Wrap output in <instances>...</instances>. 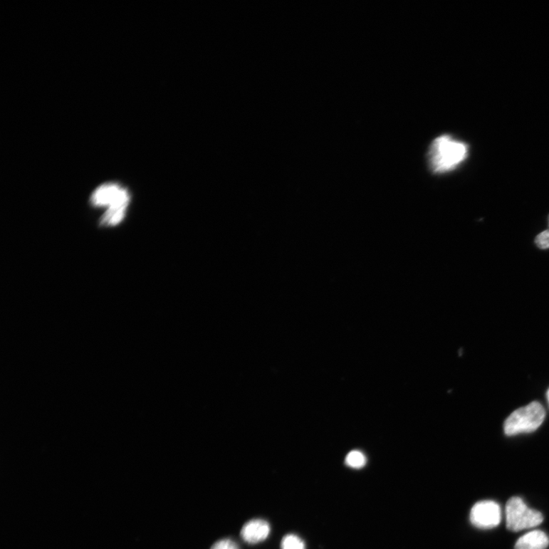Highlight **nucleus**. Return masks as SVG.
<instances>
[{
    "instance_id": "f257e3e1",
    "label": "nucleus",
    "mask_w": 549,
    "mask_h": 549,
    "mask_svg": "<svg viewBox=\"0 0 549 549\" xmlns=\"http://www.w3.org/2000/svg\"><path fill=\"white\" fill-rule=\"evenodd\" d=\"M469 147L454 137L444 135L434 140L428 153L429 169L436 174L456 169L466 160Z\"/></svg>"
},
{
    "instance_id": "f03ea898",
    "label": "nucleus",
    "mask_w": 549,
    "mask_h": 549,
    "mask_svg": "<svg viewBox=\"0 0 549 549\" xmlns=\"http://www.w3.org/2000/svg\"><path fill=\"white\" fill-rule=\"evenodd\" d=\"M545 417V409L539 402H534L518 409L506 419L504 433L508 436L532 433L539 428Z\"/></svg>"
},
{
    "instance_id": "7ed1b4c3",
    "label": "nucleus",
    "mask_w": 549,
    "mask_h": 549,
    "mask_svg": "<svg viewBox=\"0 0 549 549\" xmlns=\"http://www.w3.org/2000/svg\"><path fill=\"white\" fill-rule=\"evenodd\" d=\"M506 522L510 531L519 532L540 525L543 516L529 508L521 498L513 497L506 505Z\"/></svg>"
},
{
    "instance_id": "20e7f679",
    "label": "nucleus",
    "mask_w": 549,
    "mask_h": 549,
    "mask_svg": "<svg viewBox=\"0 0 549 549\" xmlns=\"http://www.w3.org/2000/svg\"><path fill=\"white\" fill-rule=\"evenodd\" d=\"M470 521L481 530H490L497 527L501 521L500 505L492 501H483L473 506Z\"/></svg>"
},
{
    "instance_id": "39448f33",
    "label": "nucleus",
    "mask_w": 549,
    "mask_h": 549,
    "mask_svg": "<svg viewBox=\"0 0 549 549\" xmlns=\"http://www.w3.org/2000/svg\"><path fill=\"white\" fill-rule=\"evenodd\" d=\"M271 525L262 519H254L246 523L241 535L244 541L249 544H257L266 540L271 534Z\"/></svg>"
},
{
    "instance_id": "423d86ee",
    "label": "nucleus",
    "mask_w": 549,
    "mask_h": 549,
    "mask_svg": "<svg viewBox=\"0 0 549 549\" xmlns=\"http://www.w3.org/2000/svg\"><path fill=\"white\" fill-rule=\"evenodd\" d=\"M129 194L126 189H124L120 195L110 204L101 219L103 226H115L120 224L124 219L125 214L128 206Z\"/></svg>"
},
{
    "instance_id": "0eeeda50",
    "label": "nucleus",
    "mask_w": 549,
    "mask_h": 549,
    "mask_svg": "<svg viewBox=\"0 0 549 549\" xmlns=\"http://www.w3.org/2000/svg\"><path fill=\"white\" fill-rule=\"evenodd\" d=\"M124 189L117 183H105L93 192L91 203L95 207L109 206L120 195Z\"/></svg>"
},
{
    "instance_id": "6e6552de",
    "label": "nucleus",
    "mask_w": 549,
    "mask_h": 549,
    "mask_svg": "<svg viewBox=\"0 0 549 549\" xmlns=\"http://www.w3.org/2000/svg\"><path fill=\"white\" fill-rule=\"evenodd\" d=\"M548 545L549 539L546 533L534 530L521 537L514 549H545Z\"/></svg>"
},
{
    "instance_id": "1a4fd4ad",
    "label": "nucleus",
    "mask_w": 549,
    "mask_h": 549,
    "mask_svg": "<svg viewBox=\"0 0 549 549\" xmlns=\"http://www.w3.org/2000/svg\"><path fill=\"white\" fill-rule=\"evenodd\" d=\"M281 549H306L305 542L295 534H288L281 542Z\"/></svg>"
},
{
    "instance_id": "9d476101",
    "label": "nucleus",
    "mask_w": 549,
    "mask_h": 549,
    "mask_svg": "<svg viewBox=\"0 0 549 549\" xmlns=\"http://www.w3.org/2000/svg\"><path fill=\"white\" fill-rule=\"evenodd\" d=\"M346 464L355 469H360L366 464V458L360 451H352L346 458Z\"/></svg>"
},
{
    "instance_id": "9b49d317",
    "label": "nucleus",
    "mask_w": 549,
    "mask_h": 549,
    "mask_svg": "<svg viewBox=\"0 0 549 549\" xmlns=\"http://www.w3.org/2000/svg\"><path fill=\"white\" fill-rule=\"evenodd\" d=\"M211 549H239V547L234 540L224 539L215 543Z\"/></svg>"
},
{
    "instance_id": "f8f14e48",
    "label": "nucleus",
    "mask_w": 549,
    "mask_h": 549,
    "mask_svg": "<svg viewBox=\"0 0 549 549\" xmlns=\"http://www.w3.org/2000/svg\"><path fill=\"white\" fill-rule=\"evenodd\" d=\"M535 244L540 249H549V230L540 233L536 236Z\"/></svg>"
},
{
    "instance_id": "ddd939ff",
    "label": "nucleus",
    "mask_w": 549,
    "mask_h": 549,
    "mask_svg": "<svg viewBox=\"0 0 549 549\" xmlns=\"http://www.w3.org/2000/svg\"><path fill=\"white\" fill-rule=\"evenodd\" d=\"M547 397H548V404H549V389H548V393H547Z\"/></svg>"
}]
</instances>
